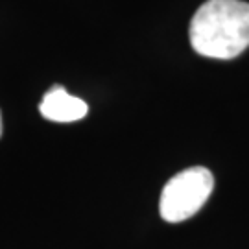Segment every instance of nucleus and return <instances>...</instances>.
Segmentation results:
<instances>
[{"mask_svg":"<svg viewBox=\"0 0 249 249\" xmlns=\"http://www.w3.org/2000/svg\"><path fill=\"white\" fill-rule=\"evenodd\" d=\"M190 45L213 59H232L249 46V2L207 0L190 20Z\"/></svg>","mask_w":249,"mask_h":249,"instance_id":"1","label":"nucleus"},{"mask_svg":"<svg viewBox=\"0 0 249 249\" xmlns=\"http://www.w3.org/2000/svg\"><path fill=\"white\" fill-rule=\"evenodd\" d=\"M214 188V176L203 166H194L176 174L164 185L159 199L160 218L179 223L192 218L207 203Z\"/></svg>","mask_w":249,"mask_h":249,"instance_id":"2","label":"nucleus"},{"mask_svg":"<svg viewBox=\"0 0 249 249\" xmlns=\"http://www.w3.org/2000/svg\"><path fill=\"white\" fill-rule=\"evenodd\" d=\"M39 111H41V115L45 116L46 120L67 124V122L81 120L83 116L87 115L89 107L83 100L69 94L65 87L55 85L43 96Z\"/></svg>","mask_w":249,"mask_h":249,"instance_id":"3","label":"nucleus"},{"mask_svg":"<svg viewBox=\"0 0 249 249\" xmlns=\"http://www.w3.org/2000/svg\"><path fill=\"white\" fill-rule=\"evenodd\" d=\"M0 137H2V113H0Z\"/></svg>","mask_w":249,"mask_h":249,"instance_id":"4","label":"nucleus"}]
</instances>
